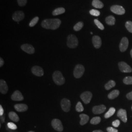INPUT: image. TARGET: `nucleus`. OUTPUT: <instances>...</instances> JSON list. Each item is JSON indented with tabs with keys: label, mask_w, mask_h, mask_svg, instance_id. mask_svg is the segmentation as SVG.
Here are the masks:
<instances>
[{
	"label": "nucleus",
	"mask_w": 132,
	"mask_h": 132,
	"mask_svg": "<svg viewBox=\"0 0 132 132\" xmlns=\"http://www.w3.org/2000/svg\"><path fill=\"white\" fill-rule=\"evenodd\" d=\"M94 24L96 25V26L101 30H104V27L103 25V24H102L99 20H98L97 19H94Z\"/></svg>",
	"instance_id": "2f4dec72"
},
{
	"label": "nucleus",
	"mask_w": 132,
	"mask_h": 132,
	"mask_svg": "<svg viewBox=\"0 0 132 132\" xmlns=\"http://www.w3.org/2000/svg\"><path fill=\"white\" fill-rule=\"evenodd\" d=\"M15 109L19 112H24L28 110V106L24 104H17L14 106Z\"/></svg>",
	"instance_id": "6ab92c4d"
},
{
	"label": "nucleus",
	"mask_w": 132,
	"mask_h": 132,
	"mask_svg": "<svg viewBox=\"0 0 132 132\" xmlns=\"http://www.w3.org/2000/svg\"><path fill=\"white\" fill-rule=\"evenodd\" d=\"M105 21L106 24H108L110 26H113L115 24L116 19L113 16H109L107 17L106 18Z\"/></svg>",
	"instance_id": "5701e85b"
},
{
	"label": "nucleus",
	"mask_w": 132,
	"mask_h": 132,
	"mask_svg": "<svg viewBox=\"0 0 132 132\" xmlns=\"http://www.w3.org/2000/svg\"><path fill=\"white\" fill-rule=\"evenodd\" d=\"M92 42L94 47L96 48H99L102 44L101 38L98 36H94L92 38Z\"/></svg>",
	"instance_id": "f3484780"
},
{
	"label": "nucleus",
	"mask_w": 132,
	"mask_h": 132,
	"mask_svg": "<svg viewBox=\"0 0 132 132\" xmlns=\"http://www.w3.org/2000/svg\"><path fill=\"white\" fill-rule=\"evenodd\" d=\"M61 21L58 19H47L43 21L41 26L43 28L47 29H56L60 27Z\"/></svg>",
	"instance_id": "f257e3e1"
},
{
	"label": "nucleus",
	"mask_w": 132,
	"mask_h": 132,
	"mask_svg": "<svg viewBox=\"0 0 132 132\" xmlns=\"http://www.w3.org/2000/svg\"><path fill=\"white\" fill-rule=\"evenodd\" d=\"M76 110L78 112H82L84 111V107L83 106V105L80 102H78L77 104H76Z\"/></svg>",
	"instance_id": "7c9ffc66"
},
{
	"label": "nucleus",
	"mask_w": 132,
	"mask_h": 132,
	"mask_svg": "<svg viewBox=\"0 0 132 132\" xmlns=\"http://www.w3.org/2000/svg\"><path fill=\"white\" fill-rule=\"evenodd\" d=\"M93 32H90V34H93Z\"/></svg>",
	"instance_id": "49530a36"
},
{
	"label": "nucleus",
	"mask_w": 132,
	"mask_h": 132,
	"mask_svg": "<svg viewBox=\"0 0 132 132\" xmlns=\"http://www.w3.org/2000/svg\"><path fill=\"white\" fill-rule=\"evenodd\" d=\"M130 54H131V57H132V49L131 50V52H130Z\"/></svg>",
	"instance_id": "a18cd8bd"
},
{
	"label": "nucleus",
	"mask_w": 132,
	"mask_h": 132,
	"mask_svg": "<svg viewBox=\"0 0 132 132\" xmlns=\"http://www.w3.org/2000/svg\"><path fill=\"white\" fill-rule=\"evenodd\" d=\"M52 125L54 130L58 132H62L63 126L61 121L58 119H54L52 120Z\"/></svg>",
	"instance_id": "0eeeda50"
},
{
	"label": "nucleus",
	"mask_w": 132,
	"mask_h": 132,
	"mask_svg": "<svg viewBox=\"0 0 132 132\" xmlns=\"http://www.w3.org/2000/svg\"><path fill=\"white\" fill-rule=\"evenodd\" d=\"M111 10L112 12L117 15H123L125 13V10L121 5H113L111 7Z\"/></svg>",
	"instance_id": "39448f33"
},
{
	"label": "nucleus",
	"mask_w": 132,
	"mask_h": 132,
	"mask_svg": "<svg viewBox=\"0 0 132 132\" xmlns=\"http://www.w3.org/2000/svg\"><path fill=\"white\" fill-rule=\"evenodd\" d=\"M107 131L108 132H118V130L117 129L111 127L107 128Z\"/></svg>",
	"instance_id": "58836bf2"
},
{
	"label": "nucleus",
	"mask_w": 132,
	"mask_h": 132,
	"mask_svg": "<svg viewBox=\"0 0 132 132\" xmlns=\"http://www.w3.org/2000/svg\"><path fill=\"white\" fill-rule=\"evenodd\" d=\"M31 71L34 75L37 76H42L44 73L43 69L39 66H33L31 69Z\"/></svg>",
	"instance_id": "ddd939ff"
},
{
	"label": "nucleus",
	"mask_w": 132,
	"mask_h": 132,
	"mask_svg": "<svg viewBox=\"0 0 132 132\" xmlns=\"http://www.w3.org/2000/svg\"><path fill=\"white\" fill-rule=\"evenodd\" d=\"M4 114V109L3 108L2 105H0V116H3Z\"/></svg>",
	"instance_id": "a19ab883"
},
{
	"label": "nucleus",
	"mask_w": 132,
	"mask_h": 132,
	"mask_svg": "<svg viewBox=\"0 0 132 132\" xmlns=\"http://www.w3.org/2000/svg\"><path fill=\"white\" fill-rule=\"evenodd\" d=\"M52 78L54 83L57 85H63L65 82V79L60 71H54L52 75Z\"/></svg>",
	"instance_id": "f03ea898"
},
{
	"label": "nucleus",
	"mask_w": 132,
	"mask_h": 132,
	"mask_svg": "<svg viewBox=\"0 0 132 132\" xmlns=\"http://www.w3.org/2000/svg\"><path fill=\"white\" fill-rule=\"evenodd\" d=\"M126 97L128 99L132 100V91L126 95Z\"/></svg>",
	"instance_id": "ea45409f"
},
{
	"label": "nucleus",
	"mask_w": 132,
	"mask_h": 132,
	"mask_svg": "<svg viewBox=\"0 0 132 132\" xmlns=\"http://www.w3.org/2000/svg\"><path fill=\"white\" fill-rule=\"evenodd\" d=\"M93 6L96 9H102L104 6V4L99 0H93L92 2Z\"/></svg>",
	"instance_id": "412c9836"
},
{
	"label": "nucleus",
	"mask_w": 132,
	"mask_h": 132,
	"mask_svg": "<svg viewBox=\"0 0 132 132\" xmlns=\"http://www.w3.org/2000/svg\"><path fill=\"white\" fill-rule=\"evenodd\" d=\"M90 15L94 16H98L100 14V12L98 10H92L90 11Z\"/></svg>",
	"instance_id": "c9c22d12"
},
{
	"label": "nucleus",
	"mask_w": 132,
	"mask_h": 132,
	"mask_svg": "<svg viewBox=\"0 0 132 132\" xmlns=\"http://www.w3.org/2000/svg\"><path fill=\"white\" fill-rule=\"evenodd\" d=\"M22 50L24 52H27V53L31 54H33L35 52V49L33 46L30 44H26L21 46Z\"/></svg>",
	"instance_id": "f8f14e48"
},
{
	"label": "nucleus",
	"mask_w": 132,
	"mask_h": 132,
	"mask_svg": "<svg viewBox=\"0 0 132 132\" xmlns=\"http://www.w3.org/2000/svg\"><path fill=\"white\" fill-rule=\"evenodd\" d=\"M128 45H129V41L127 38L123 37L121 39V41L120 43V45H119L120 51L121 52H125L127 49Z\"/></svg>",
	"instance_id": "9b49d317"
},
{
	"label": "nucleus",
	"mask_w": 132,
	"mask_h": 132,
	"mask_svg": "<svg viewBox=\"0 0 132 132\" xmlns=\"http://www.w3.org/2000/svg\"><path fill=\"white\" fill-rule=\"evenodd\" d=\"M79 117L81 118L80 124L81 125H84L86 124L89 120V117L86 114H81L79 115Z\"/></svg>",
	"instance_id": "aec40b11"
},
{
	"label": "nucleus",
	"mask_w": 132,
	"mask_h": 132,
	"mask_svg": "<svg viewBox=\"0 0 132 132\" xmlns=\"http://www.w3.org/2000/svg\"><path fill=\"white\" fill-rule=\"evenodd\" d=\"M106 107L104 105H100L99 106H94L93 108V112L94 114H98L104 113L106 110Z\"/></svg>",
	"instance_id": "4468645a"
},
{
	"label": "nucleus",
	"mask_w": 132,
	"mask_h": 132,
	"mask_svg": "<svg viewBox=\"0 0 132 132\" xmlns=\"http://www.w3.org/2000/svg\"><path fill=\"white\" fill-rule=\"evenodd\" d=\"M67 46L71 48H75L78 46V40L75 35L70 34L67 37Z\"/></svg>",
	"instance_id": "7ed1b4c3"
},
{
	"label": "nucleus",
	"mask_w": 132,
	"mask_h": 132,
	"mask_svg": "<svg viewBox=\"0 0 132 132\" xmlns=\"http://www.w3.org/2000/svg\"><path fill=\"white\" fill-rule=\"evenodd\" d=\"M125 27L130 32L132 33V22L131 21H127L125 23Z\"/></svg>",
	"instance_id": "72a5a7b5"
},
{
	"label": "nucleus",
	"mask_w": 132,
	"mask_h": 132,
	"mask_svg": "<svg viewBox=\"0 0 132 132\" xmlns=\"http://www.w3.org/2000/svg\"><path fill=\"white\" fill-rule=\"evenodd\" d=\"M28 0H17L18 4L20 6H24L27 3Z\"/></svg>",
	"instance_id": "e433bc0d"
},
{
	"label": "nucleus",
	"mask_w": 132,
	"mask_h": 132,
	"mask_svg": "<svg viewBox=\"0 0 132 132\" xmlns=\"http://www.w3.org/2000/svg\"><path fill=\"white\" fill-rule=\"evenodd\" d=\"M4 119H5V118L3 116H1V122L2 123L4 122Z\"/></svg>",
	"instance_id": "37998d69"
},
{
	"label": "nucleus",
	"mask_w": 132,
	"mask_h": 132,
	"mask_svg": "<svg viewBox=\"0 0 132 132\" xmlns=\"http://www.w3.org/2000/svg\"><path fill=\"white\" fill-rule=\"evenodd\" d=\"M93 132H103L102 131H101V130H95V131H94Z\"/></svg>",
	"instance_id": "c03bdc74"
},
{
	"label": "nucleus",
	"mask_w": 132,
	"mask_h": 132,
	"mask_svg": "<svg viewBox=\"0 0 132 132\" xmlns=\"http://www.w3.org/2000/svg\"><path fill=\"white\" fill-rule=\"evenodd\" d=\"M33 132V131H29V132Z\"/></svg>",
	"instance_id": "de8ad7c7"
},
{
	"label": "nucleus",
	"mask_w": 132,
	"mask_h": 132,
	"mask_svg": "<svg viewBox=\"0 0 132 132\" xmlns=\"http://www.w3.org/2000/svg\"><path fill=\"white\" fill-rule=\"evenodd\" d=\"M84 26V24L82 22H79L76 24V25L73 27V29L76 31H78L80 30Z\"/></svg>",
	"instance_id": "cd10ccee"
},
{
	"label": "nucleus",
	"mask_w": 132,
	"mask_h": 132,
	"mask_svg": "<svg viewBox=\"0 0 132 132\" xmlns=\"http://www.w3.org/2000/svg\"><path fill=\"white\" fill-rule=\"evenodd\" d=\"M24 18V14L22 11H17L15 12L12 16V19L17 23L23 20Z\"/></svg>",
	"instance_id": "9d476101"
},
{
	"label": "nucleus",
	"mask_w": 132,
	"mask_h": 132,
	"mask_svg": "<svg viewBox=\"0 0 132 132\" xmlns=\"http://www.w3.org/2000/svg\"><path fill=\"white\" fill-rule=\"evenodd\" d=\"M120 124V121L119 120H118V119L113 121V123H112V125L114 127H118V126H119Z\"/></svg>",
	"instance_id": "4c0bfd02"
},
{
	"label": "nucleus",
	"mask_w": 132,
	"mask_h": 132,
	"mask_svg": "<svg viewBox=\"0 0 132 132\" xmlns=\"http://www.w3.org/2000/svg\"><path fill=\"white\" fill-rule=\"evenodd\" d=\"M9 116L10 119L14 122H17L19 121V116L17 113H15L14 112H10L9 114Z\"/></svg>",
	"instance_id": "4be33fe9"
},
{
	"label": "nucleus",
	"mask_w": 132,
	"mask_h": 132,
	"mask_svg": "<svg viewBox=\"0 0 132 132\" xmlns=\"http://www.w3.org/2000/svg\"><path fill=\"white\" fill-rule=\"evenodd\" d=\"M85 72V68L84 66L80 64L76 65L74 69L73 75L76 78H79L83 75Z\"/></svg>",
	"instance_id": "20e7f679"
},
{
	"label": "nucleus",
	"mask_w": 132,
	"mask_h": 132,
	"mask_svg": "<svg viewBox=\"0 0 132 132\" xmlns=\"http://www.w3.org/2000/svg\"><path fill=\"white\" fill-rule=\"evenodd\" d=\"M123 82L126 85H132V76H127L124 78Z\"/></svg>",
	"instance_id": "c756f323"
},
{
	"label": "nucleus",
	"mask_w": 132,
	"mask_h": 132,
	"mask_svg": "<svg viewBox=\"0 0 132 132\" xmlns=\"http://www.w3.org/2000/svg\"></svg>",
	"instance_id": "09e8293b"
},
{
	"label": "nucleus",
	"mask_w": 132,
	"mask_h": 132,
	"mask_svg": "<svg viewBox=\"0 0 132 132\" xmlns=\"http://www.w3.org/2000/svg\"><path fill=\"white\" fill-rule=\"evenodd\" d=\"M8 91V86L5 80H0V92L2 94H6Z\"/></svg>",
	"instance_id": "a211bd4d"
},
{
	"label": "nucleus",
	"mask_w": 132,
	"mask_h": 132,
	"mask_svg": "<svg viewBox=\"0 0 132 132\" xmlns=\"http://www.w3.org/2000/svg\"><path fill=\"white\" fill-rule=\"evenodd\" d=\"M116 112V109L113 107H111L109 109L108 111L105 113L104 117L105 118H108L113 116V114Z\"/></svg>",
	"instance_id": "bb28decb"
},
{
	"label": "nucleus",
	"mask_w": 132,
	"mask_h": 132,
	"mask_svg": "<svg viewBox=\"0 0 132 132\" xmlns=\"http://www.w3.org/2000/svg\"><path fill=\"white\" fill-rule=\"evenodd\" d=\"M119 94V91L118 90H115L112 91L108 95L109 98L113 99L117 97Z\"/></svg>",
	"instance_id": "b1692460"
},
{
	"label": "nucleus",
	"mask_w": 132,
	"mask_h": 132,
	"mask_svg": "<svg viewBox=\"0 0 132 132\" xmlns=\"http://www.w3.org/2000/svg\"><path fill=\"white\" fill-rule=\"evenodd\" d=\"M101 121V118L99 117H94L92 118L90 120V123L94 125H96L99 124V123Z\"/></svg>",
	"instance_id": "c85d7f7f"
},
{
	"label": "nucleus",
	"mask_w": 132,
	"mask_h": 132,
	"mask_svg": "<svg viewBox=\"0 0 132 132\" xmlns=\"http://www.w3.org/2000/svg\"><path fill=\"white\" fill-rule=\"evenodd\" d=\"M4 64V61L2 58H0V67H2Z\"/></svg>",
	"instance_id": "79ce46f5"
},
{
	"label": "nucleus",
	"mask_w": 132,
	"mask_h": 132,
	"mask_svg": "<svg viewBox=\"0 0 132 132\" xmlns=\"http://www.w3.org/2000/svg\"><path fill=\"white\" fill-rule=\"evenodd\" d=\"M93 94L91 92L86 91L80 95V98L85 104H89L92 98Z\"/></svg>",
	"instance_id": "423d86ee"
},
{
	"label": "nucleus",
	"mask_w": 132,
	"mask_h": 132,
	"mask_svg": "<svg viewBox=\"0 0 132 132\" xmlns=\"http://www.w3.org/2000/svg\"><path fill=\"white\" fill-rule=\"evenodd\" d=\"M116 82L113 80H110L105 85V88L107 90H110L116 86Z\"/></svg>",
	"instance_id": "a878e982"
},
{
	"label": "nucleus",
	"mask_w": 132,
	"mask_h": 132,
	"mask_svg": "<svg viewBox=\"0 0 132 132\" xmlns=\"http://www.w3.org/2000/svg\"><path fill=\"white\" fill-rule=\"evenodd\" d=\"M118 67H119V70L123 72L128 73V72H131L132 71L131 67L124 62H119L118 63Z\"/></svg>",
	"instance_id": "1a4fd4ad"
},
{
	"label": "nucleus",
	"mask_w": 132,
	"mask_h": 132,
	"mask_svg": "<svg viewBox=\"0 0 132 132\" xmlns=\"http://www.w3.org/2000/svg\"><path fill=\"white\" fill-rule=\"evenodd\" d=\"M11 98L12 100L14 101H22L24 99V96L22 93L18 90L14 92V93L12 94Z\"/></svg>",
	"instance_id": "dca6fc26"
},
{
	"label": "nucleus",
	"mask_w": 132,
	"mask_h": 132,
	"mask_svg": "<svg viewBox=\"0 0 132 132\" xmlns=\"http://www.w3.org/2000/svg\"><path fill=\"white\" fill-rule=\"evenodd\" d=\"M7 126L8 128L12 130H15L17 129V127L16 124H15L14 123L9 122L7 124Z\"/></svg>",
	"instance_id": "f704fd0d"
},
{
	"label": "nucleus",
	"mask_w": 132,
	"mask_h": 132,
	"mask_svg": "<svg viewBox=\"0 0 132 132\" xmlns=\"http://www.w3.org/2000/svg\"><path fill=\"white\" fill-rule=\"evenodd\" d=\"M61 106L62 110L64 112H69L71 107V102L70 100L67 98H63L61 101Z\"/></svg>",
	"instance_id": "6e6552de"
},
{
	"label": "nucleus",
	"mask_w": 132,
	"mask_h": 132,
	"mask_svg": "<svg viewBox=\"0 0 132 132\" xmlns=\"http://www.w3.org/2000/svg\"><path fill=\"white\" fill-rule=\"evenodd\" d=\"M65 12V9L63 7H59L54 10L52 12V14L54 16H57L63 14Z\"/></svg>",
	"instance_id": "393cba45"
},
{
	"label": "nucleus",
	"mask_w": 132,
	"mask_h": 132,
	"mask_svg": "<svg viewBox=\"0 0 132 132\" xmlns=\"http://www.w3.org/2000/svg\"><path fill=\"white\" fill-rule=\"evenodd\" d=\"M117 116L119 118L124 122H126L127 121V112L124 109H120L118 112Z\"/></svg>",
	"instance_id": "2eb2a0df"
},
{
	"label": "nucleus",
	"mask_w": 132,
	"mask_h": 132,
	"mask_svg": "<svg viewBox=\"0 0 132 132\" xmlns=\"http://www.w3.org/2000/svg\"><path fill=\"white\" fill-rule=\"evenodd\" d=\"M39 21V17H35L33 18L29 23V26L30 27H33L37 23V22Z\"/></svg>",
	"instance_id": "473e14b6"
}]
</instances>
